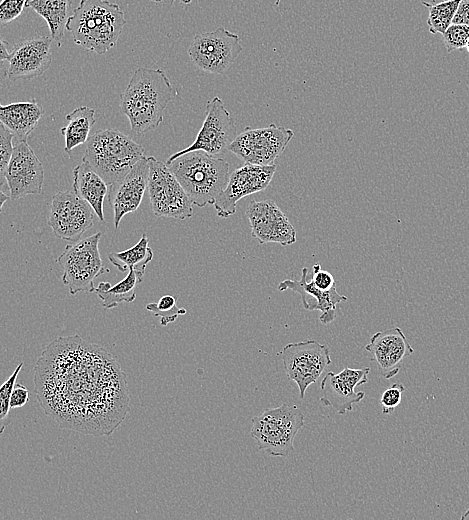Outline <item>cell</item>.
<instances>
[{
  "label": "cell",
  "mask_w": 469,
  "mask_h": 520,
  "mask_svg": "<svg viewBox=\"0 0 469 520\" xmlns=\"http://www.w3.org/2000/svg\"><path fill=\"white\" fill-rule=\"evenodd\" d=\"M177 90L161 69L135 70L121 96L120 111L128 118L131 131L140 136L156 129Z\"/></svg>",
  "instance_id": "1"
},
{
  "label": "cell",
  "mask_w": 469,
  "mask_h": 520,
  "mask_svg": "<svg viewBox=\"0 0 469 520\" xmlns=\"http://www.w3.org/2000/svg\"><path fill=\"white\" fill-rule=\"evenodd\" d=\"M125 24L118 4L108 0H81L69 16L66 30L77 45L102 55L115 46Z\"/></svg>",
  "instance_id": "2"
},
{
  "label": "cell",
  "mask_w": 469,
  "mask_h": 520,
  "mask_svg": "<svg viewBox=\"0 0 469 520\" xmlns=\"http://www.w3.org/2000/svg\"><path fill=\"white\" fill-rule=\"evenodd\" d=\"M166 165L198 207L213 205L230 176L226 160L200 150L185 153Z\"/></svg>",
  "instance_id": "3"
},
{
  "label": "cell",
  "mask_w": 469,
  "mask_h": 520,
  "mask_svg": "<svg viewBox=\"0 0 469 520\" xmlns=\"http://www.w3.org/2000/svg\"><path fill=\"white\" fill-rule=\"evenodd\" d=\"M144 156V148L124 133L103 129L88 138L83 161L110 186Z\"/></svg>",
  "instance_id": "4"
},
{
  "label": "cell",
  "mask_w": 469,
  "mask_h": 520,
  "mask_svg": "<svg viewBox=\"0 0 469 520\" xmlns=\"http://www.w3.org/2000/svg\"><path fill=\"white\" fill-rule=\"evenodd\" d=\"M305 425V417L297 406L282 403L252 418L251 437L258 450L274 457H287L294 451V439Z\"/></svg>",
  "instance_id": "5"
},
{
  "label": "cell",
  "mask_w": 469,
  "mask_h": 520,
  "mask_svg": "<svg viewBox=\"0 0 469 520\" xmlns=\"http://www.w3.org/2000/svg\"><path fill=\"white\" fill-rule=\"evenodd\" d=\"M101 236L102 233L97 232L66 245L56 259L63 271L62 282L71 295L95 291L94 280L110 271L104 266L100 256L98 245Z\"/></svg>",
  "instance_id": "6"
},
{
  "label": "cell",
  "mask_w": 469,
  "mask_h": 520,
  "mask_svg": "<svg viewBox=\"0 0 469 520\" xmlns=\"http://www.w3.org/2000/svg\"><path fill=\"white\" fill-rule=\"evenodd\" d=\"M148 195L155 216L185 220L193 215V203L166 163L149 156Z\"/></svg>",
  "instance_id": "7"
},
{
  "label": "cell",
  "mask_w": 469,
  "mask_h": 520,
  "mask_svg": "<svg viewBox=\"0 0 469 520\" xmlns=\"http://www.w3.org/2000/svg\"><path fill=\"white\" fill-rule=\"evenodd\" d=\"M293 136L291 129L276 124L263 128L245 127L230 144L229 151L244 163L272 165L284 152Z\"/></svg>",
  "instance_id": "8"
},
{
  "label": "cell",
  "mask_w": 469,
  "mask_h": 520,
  "mask_svg": "<svg viewBox=\"0 0 469 520\" xmlns=\"http://www.w3.org/2000/svg\"><path fill=\"white\" fill-rule=\"evenodd\" d=\"M242 50L237 34L224 27H218L214 31L196 34L187 53L199 69L213 74H224Z\"/></svg>",
  "instance_id": "9"
},
{
  "label": "cell",
  "mask_w": 469,
  "mask_h": 520,
  "mask_svg": "<svg viewBox=\"0 0 469 520\" xmlns=\"http://www.w3.org/2000/svg\"><path fill=\"white\" fill-rule=\"evenodd\" d=\"M280 354L287 378L294 381L304 399L307 388L315 383L331 363L330 349L316 340L286 344Z\"/></svg>",
  "instance_id": "10"
},
{
  "label": "cell",
  "mask_w": 469,
  "mask_h": 520,
  "mask_svg": "<svg viewBox=\"0 0 469 520\" xmlns=\"http://www.w3.org/2000/svg\"><path fill=\"white\" fill-rule=\"evenodd\" d=\"M236 126L222 99L215 96L207 102L205 120L195 141L185 149L171 155L166 163L195 150L216 156L229 150L236 138Z\"/></svg>",
  "instance_id": "11"
},
{
  "label": "cell",
  "mask_w": 469,
  "mask_h": 520,
  "mask_svg": "<svg viewBox=\"0 0 469 520\" xmlns=\"http://www.w3.org/2000/svg\"><path fill=\"white\" fill-rule=\"evenodd\" d=\"M94 213L74 191H59L52 197L47 223L57 238L75 243L92 227Z\"/></svg>",
  "instance_id": "12"
},
{
  "label": "cell",
  "mask_w": 469,
  "mask_h": 520,
  "mask_svg": "<svg viewBox=\"0 0 469 520\" xmlns=\"http://www.w3.org/2000/svg\"><path fill=\"white\" fill-rule=\"evenodd\" d=\"M276 165H255L244 163L229 176L226 188L218 196L214 205L217 215L228 218L235 214L237 202L251 194L266 189L274 174Z\"/></svg>",
  "instance_id": "13"
},
{
  "label": "cell",
  "mask_w": 469,
  "mask_h": 520,
  "mask_svg": "<svg viewBox=\"0 0 469 520\" xmlns=\"http://www.w3.org/2000/svg\"><path fill=\"white\" fill-rule=\"evenodd\" d=\"M245 214L251 235L260 244L288 246L296 242L297 233L286 214L273 200L250 201Z\"/></svg>",
  "instance_id": "14"
},
{
  "label": "cell",
  "mask_w": 469,
  "mask_h": 520,
  "mask_svg": "<svg viewBox=\"0 0 469 520\" xmlns=\"http://www.w3.org/2000/svg\"><path fill=\"white\" fill-rule=\"evenodd\" d=\"M4 177L12 200L41 193L44 182L43 165L27 140L17 141Z\"/></svg>",
  "instance_id": "15"
},
{
  "label": "cell",
  "mask_w": 469,
  "mask_h": 520,
  "mask_svg": "<svg viewBox=\"0 0 469 520\" xmlns=\"http://www.w3.org/2000/svg\"><path fill=\"white\" fill-rule=\"evenodd\" d=\"M369 372V367L359 369L345 367L338 374L328 372L320 384L321 403L324 406H331L340 415L352 411L353 405L365 397V393L355 391V387L368 382Z\"/></svg>",
  "instance_id": "16"
},
{
  "label": "cell",
  "mask_w": 469,
  "mask_h": 520,
  "mask_svg": "<svg viewBox=\"0 0 469 520\" xmlns=\"http://www.w3.org/2000/svg\"><path fill=\"white\" fill-rule=\"evenodd\" d=\"M51 37H29L16 43L7 59L10 80H29L42 75L52 62Z\"/></svg>",
  "instance_id": "17"
},
{
  "label": "cell",
  "mask_w": 469,
  "mask_h": 520,
  "mask_svg": "<svg viewBox=\"0 0 469 520\" xmlns=\"http://www.w3.org/2000/svg\"><path fill=\"white\" fill-rule=\"evenodd\" d=\"M148 179V158L144 156L124 177L109 186L108 201L114 212L115 228L119 227L126 214L139 208L148 187Z\"/></svg>",
  "instance_id": "18"
},
{
  "label": "cell",
  "mask_w": 469,
  "mask_h": 520,
  "mask_svg": "<svg viewBox=\"0 0 469 520\" xmlns=\"http://www.w3.org/2000/svg\"><path fill=\"white\" fill-rule=\"evenodd\" d=\"M365 350L373 355L380 374L391 379L400 371L403 360L414 353L406 336L399 327L373 334Z\"/></svg>",
  "instance_id": "19"
},
{
  "label": "cell",
  "mask_w": 469,
  "mask_h": 520,
  "mask_svg": "<svg viewBox=\"0 0 469 520\" xmlns=\"http://www.w3.org/2000/svg\"><path fill=\"white\" fill-rule=\"evenodd\" d=\"M308 269L304 267L298 281L285 279L278 285L279 291L291 290L301 296L302 305L308 311L319 310V320L323 324L333 322L337 317V306L347 301V297L337 292L336 286L324 291L315 286L311 279H307Z\"/></svg>",
  "instance_id": "20"
},
{
  "label": "cell",
  "mask_w": 469,
  "mask_h": 520,
  "mask_svg": "<svg viewBox=\"0 0 469 520\" xmlns=\"http://www.w3.org/2000/svg\"><path fill=\"white\" fill-rule=\"evenodd\" d=\"M44 114L35 99L0 105V121L18 141L27 140Z\"/></svg>",
  "instance_id": "21"
},
{
  "label": "cell",
  "mask_w": 469,
  "mask_h": 520,
  "mask_svg": "<svg viewBox=\"0 0 469 520\" xmlns=\"http://www.w3.org/2000/svg\"><path fill=\"white\" fill-rule=\"evenodd\" d=\"M73 190L92 207L98 219L105 223L103 202L109 186L85 161L73 169Z\"/></svg>",
  "instance_id": "22"
},
{
  "label": "cell",
  "mask_w": 469,
  "mask_h": 520,
  "mask_svg": "<svg viewBox=\"0 0 469 520\" xmlns=\"http://www.w3.org/2000/svg\"><path fill=\"white\" fill-rule=\"evenodd\" d=\"M68 124L60 129L65 138L64 150L69 155L71 151L85 143L89 138L91 128L95 124V110L88 106H80L66 115Z\"/></svg>",
  "instance_id": "23"
},
{
  "label": "cell",
  "mask_w": 469,
  "mask_h": 520,
  "mask_svg": "<svg viewBox=\"0 0 469 520\" xmlns=\"http://www.w3.org/2000/svg\"><path fill=\"white\" fill-rule=\"evenodd\" d=\"M71 4V0H28L26 7L45 19L51 38L59 43L64 36Z\"/></svg>",
  "instance_id": "24"
},
{
  "label": "cell",
  "mask_w": 469,
  "mask_h": 520,
  "mask_svg": "<svg viewBox=\"0 0 469 520\" xmlns=\"http://www.w3.org/2000/svg\"><path fill=\"white\" fill-rule=\"evenodd\" d=\"M148 244L149 239L143 233L140 240L131 248L121 252H111L107 256L120 272L134 269L145 274L147 264L153 259V251Z\"/></svg>",
  "instance_id": "25"
},
{
  "label": "cell",
  "mask_w": 469,
  "mask_h": 520,
  "mask_svg": "<svg viewBox=\"0 0 469 520\" xmlns=\"http://www.w3.org/2000/svg\"><path fill=\"white\" fill-rule=\"evenodd\" d=\"M144 273L130 269L126 277L111 286L108 290H95L106 309H112L119 304L131 303L136 298V287L142 282Z\"/></svg>",
  "instance_id": "26"
},
{
  "label": "cell",
  "mask_w": 469,
  "mask_h": 520,
  "mask_svg": "<svg viewBox=\"0 0 469 520\" xmlns=\"http://www.w3.org/2000/svg\"><path fill=\"white\" fill-rule=\"evenodd\" d=\"M460 2L461 0H450L428 7L427 24L429 32L442 35L453 23Z\"/></svg>",
  "instance_id": "27"
},
{
  "label": "cell",
  "mask_w": 469,
  "mask_h": 520,
  "mask_svg": "<svg viewBox=\"0 0 469 520\" xmlns=\"http://www.w3.org/2000/svg\"><path fill=\"white\" fill-rule=\"evenodd\" d=\"M146 309L159 317L162 326H167L179 315L186 314V309L177 306V298L169 294L162 296L156 303L147 304Z\"/></svg>",
  "instance_id": "28"
},
{
  "label": "cell",
  "mask_w": 469,
  "mask_h": 520,
  "mask_svg": "<svg viewBox=\"0 0 469 520\" xmlns=\"http://www.w3.org/2000/svg\"><path fill=\"white\" fill-rule=\"evenodd\" d=\"M443 42L448 53L462 50L469 39V25L452 23L442 34Z\"/></svg>",
  "instance_id": "29"
},
{
  "label": "cell",
  "mask_w": 469,
  "mask_h": 520,
  "mask_svg": "<svg viewBox=\"0 0 469 520\" xmlns=\"http://www.w3.org/2000/svg\"><path fill=\"white\" fill-rule=\"evenodd\" d=\"M14 135L2 123L0 124V174L2 179L13 154L12 143Z\"/></svg>",
  "instance_id": "30"
},
{
  "label": "cell",
  "mask_w": 469,
  "mask_h": 520,
  "mask_svg": "<svg viewBox=\"0 0 469 520\" xmlns=\"http://www.w3.org/2000/svg\"><path fill=\"white\" fill-rule=\"evenodd\" d=\"M23 367L20 363L10 375V377L2 384L0 389V419L3 420L8 415L10 408V398L14 386L16 384L17 376Z\"/></svg>",
  "instance_id": "31"
},
{
  "label": "cell",
  "mask_w": 469,
  "mask_h": 520,
  "mask_svg": "<svg viewBox=\"0 0 469 520\" xmlns=\"http://www.w3.org/2000/svg\"><path fill=\"white\" fill-rule=\"evenodd\" d=\"M405 387L400 383H394L381 395L380 404L383 414H391L401 403Z\"/></svg>",
  "instance_id": "32"
},
{
  "label": "cell",
  "mask_w": 469,
  "mask_h": 520,
  "mask_svg": "<svg viewBox=\"0 0 469 520\" xmlns=\"http://www.w3.org/2000/svg\"><path fill=\"white\" fill-rule=\"evenodd\" d=\"M28 0H2L0 4V22L2 26L17 19Z\"/></svg>",
  "instance_id": "33"
},
{
  "label": "cell",
  "mask_w": 469,
  "mask_h": 520,
  "mask_svg": "<svg viewBox=\"0 0 469 520\" xmlns=\"http://www.w3.org/2000/svg\"><path fill=\"white\" fill-rule=\"evenodd\" d=\"M310 279L316 287L324 291H328L336 286L333 275L329 271L322 270L319 263L313 265Z\"/></svg>",
  "instance_id": "34"
},
{
  "label": "cell",
  "mask_w": 469,
  "mask_h": 520,
  "mask_svg": "<svg viewBox=\"0 0 469 520\" xmlns=\"http://www.w3.org/2000/svg\"><path fill=\"white\" fill-rule=\"evenodd\" d=\"M29 400V391L22 384H15L10 398V408L23 407Z\"/></svg>",
  "instance_id": "35"
},
{
  "label": "cell",
  "mask_w": 469,
  "mask_h": 520,
  "mask_svg": "<svg viewBox=\"0 0 469 520\" xmlns=\"http://www.w3.org/2000/svg\"><path fill=\"white\" fill-rule=\"evenodd\" d=\"M453 23L469 25V0H461Z\"/></svg>",
  "instance_id": "36"
},
{
  "label": "cell",
  "mask_w": 469,
  "mask_h": 520,
  "mask_svg": "<svg viewBox=\"0 0 469 520\" xmlns=\"http://www.w3.org/2000/svg\"><path fill=\"white\" fill-rule=\"evenodd\" d=\"M8 42L4 41L3 39L0 40V60L1 62L7 61L10 52L7 49Z\"/></svg>",
  "instance_id": "37"
},
{
  "label": "cell",
  "mask_w": 469,
  "mask_h": 520,
  "mask_svg": "<svg viewBox=\"0 0 469 520\" xmlns=\"http://www.w3.org/2000/svg\"><path fill=\"white\" fill-rule=\"evenodd\" d=\"M450 0H420V2L425 5L427 8L442 2H446Z\"/></svg>",
  "instance_id": "38"
},
{
  "label": "cell",
  "mask_w": 469,
  "mask_h": 520,
  "mask_svg": "<svg viewBox=\"0 0 469 520\" xmlns=\"http://www.w3.org/2000/svg\"><path fill=\"white\" fill-rule=\"evenodd\" d=\"M152 2H155V3H160V2H163V1H167L169 2L171 5L175 2V1H179L183 4H190L192 2V0H151Z\"/></svg>",
  "instance_id": "39"
},
{
  "label": "cell",
  "mask_w": 469,
  "mask_h": 520,
  "mask_svg": "<svg viewBox=\"0 0 469 520\" xmlns=\"http://www.w3.org/2000/svg\"><path fill=\"white\" fill-rule=\"evenodd\" d=\"M9 199H11L10 196L5 195L4 192L1 190V191H0V209H2L4 203H5L7 200H9Z\"/></svg>",
  "instance_id": "40"
},
{
  "label": "cell",
  "mask_w": 469,
  "mask_h": 520,
  "mask_svg": "<svg viewBox=\"0 0 469 520\" xmlns=\"http://www.w3.org/2000/svg\"><path fill=\"white\" fill-rule=\"evenodd\" d=\"M462 520H469V509H467L461 516Z\"/></svg>",
  "instance_id": "41"
},
{
  "label": "cell",
  "mask_w": 469,
  "mask_h": 520,
  "mask_svg": "<svg viewBox=\"0 0 469 520\" xmlns=\"http://www.w3.org/2000/svg\"><path fill=\"white\" fill-rule=\"evenodd\" d=\"M465 48H466L467 52L469 53V39H468V41H467V44H466V47H465Z\"/></svg>",
  "instance_id": "42"
},
{
  "label": "cell",
  "mask_w": 469,
  "mask_h": 520,
  "mask_svg": "<svg viewBox=\"0 0 469 520\" xmlns=\"http://www.w3.org/2000/svg\"><path fill=\"white\" fill-rule=\"evenodd\" d=\"M280 2H281V0H276L275 6H278Z\"/></svg>",
  "instance_id": "43"
}]
</instances>
